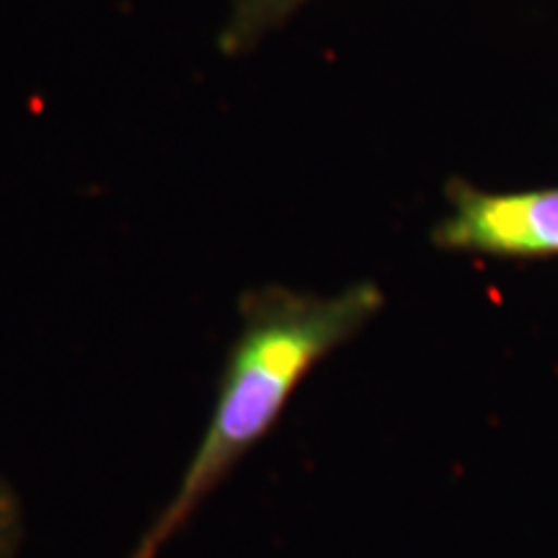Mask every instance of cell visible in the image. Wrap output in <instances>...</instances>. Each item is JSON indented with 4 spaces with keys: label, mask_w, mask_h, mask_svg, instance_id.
I'll list each match as a JSON object with an SVG mask.
<instances>
[{
    "label": "cell",
    "mask_w": 558,
    "mask_h": 558,
    "mask_svg": "<svg viewBox=\"0 0 558 558\" xmlns=\"http://www.w3.org/2000/svg\"><path fill=\"white\" fill-rule=\"evenodd\" d=\"M386 305L375 282L344 290H292L264 284L243 292L239 333L222 362L209 422L177 492L128 558H158L228 473L269 435L295 390L329 354L352 341Z\"/></svg>",
    "instance_id": "1"
},
{
    "label": "cell",
    "mask_w": 558,
    "mask_h": 558,
    "mask_svg": "<svg viewBox=\"0 0 558 558\" xmlns=\"http://www.w3.org/2000/svg\"><path fill=\"white\" fill-rule=\"evenodd\" d=\"M448 213L432 228V243L452 254L494 259L558 256V186L486 192L465 179L445 184Z\"/></svg>",
    "instance_id": "2"
},
{
    "label": "cell",
    "mask_w": 558,
    "mask_h": 558,
    "mask_svg": "<svg viewBox=\"0 0 558 558\" xmlns=\"http://www.w3.org/2000/svg\"><path fill=\"white\" fill-rule=\"evenodd\" d=\"M305 3H311V0H230L218 47L228 58L246 54Z\"/></svg>",
    "instance_id": "3"
},
{
    "label": "cell",
    "mask_w": 558,
    "mask_h": 558,
    "mask_svg": "<svg viewBox=\"0 0 558 558\" xmlns=\"http://www.w3.org/2000/svg\"><path fill=\"white\" fill-rule=\"evenodd\" d=\"M24 538V509L9 481L0 478V558H16Z\"/></svg>",
    "instance_id": "4"
}]
</instances>
